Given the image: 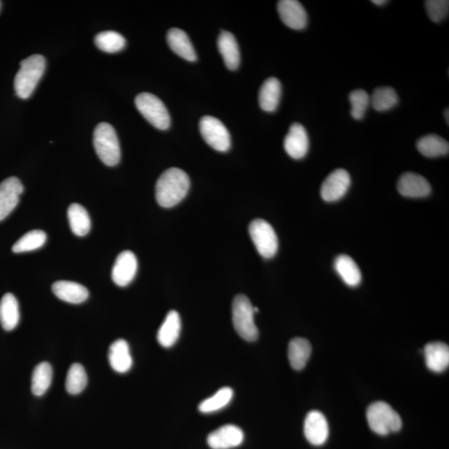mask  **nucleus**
<instances>
[{
	"mask_svg": "<svg viewBox=\"0 0 449 449\" xmlns=\"http://www.w3.org/2000/svg\"><path fill=\"white\" fill-rule=\"evenodd\" d=\"M189 189V175L182 169L169 168L156 182V202L164 208L175 207L185 198Z\"/></svg>",
	"mask_w": 449,
	"mask_h": 449,
	"instance_id": "1",
	"label": "nucleus"
},
{
	"mask_svg": "<svg viewBox=\"0 0 449 449\" xmlns=\"http://www.w3.org/2000/svg\"><path fill=\"white\" fill-rule=\"evenodd\" d=\"M46 61L45 57L34 54L21 61L20 68L15 78V89L17 96L22 99L31 97L39 80L45 73Z\"/></svg>",
	"mask_w": 449,
	"mask_h": 449,
	"instance_id": "2",
	"label": "nucleus"
},
{
	"mask_svg": "<svg viewBox=\"0 0 449 449\" xmlns=\"http://www.w3.org/2000/svg\"><path fill=\"white\" fill-rule=\"evenodd\" d=\"M94 146L96 154L104 164L108 167H115L119 163L120 144L112 125L101 123L96 126L94 133Z\"/></svg>",
	"mask_w": 449,
	"mask_h": 449,
	"instance_id": "3",
	"label": "nucleus"
},
{
	"mask_svg": "<svg viewBox=\"0 0 449 449\" xmlns=\"http://www.w3.org/2000/svg\"><path fill=\"white\" fill-rule=\"evenodd\" d=\"M366 415L369 428L378 435L385 436L390 433H396L402 428V420L399 414L385 402L379 401L370 404Z\"/></svg>",
	"mask_w": 449,
	"mask_h": 449,
	"instance_id": "4",
	"label": "nucleus"
},
{
	"mask_svg": "<svg viewBox=\"0 0 449 449\" xmlns=\"http://www.w3.org/2000/svg\"><path fill=\"white\" fill-rule=\"evenodd\" d=\"M254 307L244 295L235 296L233 303V321L237 333L248 342L256 341L258 329L254 321Z\"/></svg>",
	"mask_w": 449,
	"mask_h": 449,
	"instance_id": "5",
	"label": "nucleus"
},
{
	"mask_svg": "<svg viewBox=\"0 0 449 449\" xmlns=\"http://www.w3.org/2000/svg\"><path fill=\"white\" fill-rule=\"evenodd\" d=\"M135 104L139 112L156 128L167 130L171 124V119L167 108L155 95L142 93L137 96Z\"/></svg>",
	"mask_w": 449,
	"mask_h": 449,
	"instance_id": "6",
	"label": "nucleus"
},
{
	"mask_svg": "<svg viewBox=\"0 0 449 449\" xmlns=\"http://www.w3.org/2000/svg\"><path fill=\"white\" fill-rule=\"evenodd\" d=\"M249 233L251 241L261 256L270 259L277 254L278 237L269 222L263 219L253 221L249 226Z\"/></svg>",
	"mask_w": 449,
	"mask_h": 449,
	"instance_id": "7",
	"label": "nucleus"
},
{
	"mask_svg": "<svg viewBox=\"0 0 449 449\" xmlns=\"http://www.w3.org/2000/svg\"><path fill=\"white\" fill-rule=\"evenodd\" d=\"M200 134L205 141L218 152H228L230 147V136L228 128L219 119L205 116L200 121Z\"/></svg>",
	"mask_w": 449,
	"mask_h": 449,
	"instance_id": "8",
	"label": "nucleus"
},
{
	"mask_svg": "<svg viewBox=\"0 0 449 449\" xmlns=\"http://www.w3.org/2000/svg\"><path fill=\"white\" fill-rule=\"evenodd\" d=\"M351 184V178L346 170H334L321 186V198L327 203L337 202L347 193Z\"/></svg>",
	"mask_w": 449,
	"mask_h": 449,
	"instance_id": "9",
	"label": "nucleus"
},
{
	"mask_svg": "<svg viewBox=\"0 0 449 449\" xmlns=\"http://www.w3.org/2000/svg\"><path fill=\"white\" fill-rule=\"evenodd\" d=\"M24 186L19 178L11 177L0 183V221L15 210Z\"/></svg>",
	"mask_w": 449,
	"mask_h": 449,
	"instance_id": "10",
	"label": "nucleus"
},
{
	"mask_svg": "<svg viewBox=\"0 0 449 449\" xmlns=\"http://www.w3.org/2000/svg\"><path fill=\"white\" fill-rule=\"evenodd\" d=\"M138 272V260L134 253L125 251L117 256L112 270V279L117 286L124 287L133 281Z\"/></svg>",
	"mask_w": 449,
	"mask_h": 449,
	"instance_id": "11",
	"label": "nucleus"
},
{
	"mask_svg": "<svg viewBox=\"0 0 449 449\" xmlns=\"http://www.w3.org/2000/svg\"><path fill=\"white\" fill-rule=\"evenodd\" d=\"M304 434L312 446H323L329 437L328 421L324 414L317 411L309 412L304 420Z\"/></svg>",
	"mask_w": 449,
	"mask_h": 449,
	"instance_id": "12",
	"label": "nucleus"
},
{
	"mask_svg": "<svg viewBox=\"0 0 449 449\" xmlns=\"http://www.w3.org/2000/svg\"><path fill=\"white\" fill-rule=\"evenodd\" d=\"M244 441L243 431L233 425H226L212 432L207 437L212 449H230L239 447Z\"/></svg>",
	"mask_w": 449,
	"mask_h": 449,
	"instance_id": "13",
	"label": "nucleus"
},
{
	"mask_svg": "<svg viewBox=\"0 0 449 449\" xmlns=\"http://www.w3.org/2000/svg\"><path fill=\"white\" fill-rule=\"evenodd\" d=\"M281 19L287 27L300 30L307 27V13L302 4L296 0H281L277 4Z\"/></svg>",
	"mask_w": 449,
	"mask_h": 449,
	"instance_id": "14",
	"label": "nucleus"
},
{
	"mask_svg": "<svg viewBox=\"0 0 449 449\" xmlns=\"http://www.w3.org/2000/svg\"><path fill=\"white\" fill-rule=\"evenodd\" d=\"M398 191L404 197L422 198L430 195L432 187L424 177L416 173L406 172L399 178Z\"/></svg>",
	"mask_w": 449,
	"mask_h": 449,
	"instance_id": "15",
	"label": "nucleus"
},
{
	"mask_svg": "<svg viewBox=\"0 0 449 449\" xmlns=\"http://www.w3.org/2000/svg\"><path fill=\"white\" fill-rule=\"evenodd\" d=\"M309 144L306 128L300 124H292L284 141L287 154L296 160L302 159L307 154Z\"/></svg>",
	"mask_w": 449,
	"mask_h": 449,
	"instance_id": "16",
	"label": "nucleus"
},
{
	"mask_svg": "<svg viewBox=\"0 0 449 449\" xmlns=\"http://www.w3.org/2000/svg\"><path fill=\"white\" fill-rule=\"evenodd\" d=\"M108 360L115 372H128L133 366V358L128 342L123 339H117L113 342L109 347Z\"/></svg>",
	"mask_w": 449,
	"mask_h": 449,
	"instance_id": "17",
	"label": "nucleus"
},
{
	"mask_svg": "<svg viewBox=\"0 0 449 449\" xmlns=\"http://www.w3.org/2000/svg\"><path fill=\"white\" fill-rule=\"evenodd\" d=\"M54 294L63 302L71 304H81L89 298V290L80 283L59 281L52 286Z\"/></svg>",
	"mask_w": 449,
	"mask_h": 449,
	"instance_id": "18",
	"label": "nucleus"
},
{
	"mask_svg": "<svg viewBox=\"0 0 449 449\" xmlns=\"http://www.w3.org/2000/svg\"><path fill=\"white\" fill-rule=\"evenodd\" d=\"M427 367L434 373L446 371L449 365V348L446 344L433 342L425 348Z\"/></svg>",
	"mask_w": 449,
	"mask_h": 449,
	"instance_id": "19",
	"label": "nucleus"
},
{
	"mask_svg": "<svg viewBox=\"0 0 449 449\" xmlns=\"http://www.w3.org/2000/svg\"><path fill=\"white\" fill-rule=\"evenodd\" d=\"M182 322L179 314L169 311L158 332V341L164 348L174 346L179 339Z\"/></svg>",
	"mask_w": 449,
	"mask_h": 449,
	"instance_id": "20",
	"label": "nucleus"
},
{
	"mask_svg": "<svg viewBox=\"0 0 449 449\" xmlns=\"http://www.w3.org/2000/svg\"><path fill=\"white\" fill-rule=\"evenodd\" d=\"M168 43L174 53L189 62L197 60L198 56L190 41L189 36L179 29H170L168 33Z\"/></svg>",
	"mask_w": 449,
	"mask_h": 449,
	"instance_id": "21",
	"label": "nucleus"
},
{
	"mask_svg": "<svg viewBox=\"0 0 449 449\" xmlns=\"http://www.w3.org/2000/svg\"><path fill=\"white\" fill-rule=\"evenodd\" d=\"M217 46L226 66L230 71H235L239 67L241 55H240L238 43L233 34L222 31L218 38Z\"/></svg>",
	"mask_w": 449,
	"mask_h": 449,
	"instance_id": "22",
	"label": "nucleus"
},
{
	"mask_svg": "<svg viewBox=\"0 0 449 449\" xmlns=\"http://www.w3.org/2000/svg\"><path fill=\"white\" fill-rule=\"evenodd\" d=\"M20 319L19 302L11 293L4 295L0 300V324L6 331L16 328Z\"/></svg>",
	"mask_w": 449,
	"mask_h": 449,
	"instance_id": "23",
	"label": "nucleus"
},
{
	"mask_svg": "<svg viewBox=\"0 0 449 449\" xmlns=\"http://www.w3.org/2000/svg\"><path fill=\"white\" fill-rule=\"evenodd\" d=\"M281 96V82L276 78H270L260 89V107L265 112H274L280 103Z\"/></svg>",
	"mask_w": 449,
	"mask_h": 449,
	"instance_id": "24",
	"label": "nucleus"
},
{
	"mask_svg": "<svg viewBox=\"0 0 449 449\" xmlns=\"http://www.w3.org/2000/svg\"><path fill=\"white\" fill-rule=\"evenodd\" d=\"M334 267L343 281L348 286L355 287L361 282L360 270L351 256L341 255L334 260Z\"/></svg>",
	"mask_w": 449,
	"mask_h": 449,
	"instance_id": "25",
	"label": "nucleus"
},
{
	"mask_svg": "<svg viewBox=\"0 0 449 449\" xmlns=\"http://www.w3.org/2000/svg\"><path fill=\"white\" fill-rule=\"evenodd\" d=\"M311 344L307 339L295 338L288 347V358L292 368L295 370H302L307 364L311 355Z\"/></svg>",
	"mask_w": 449,
	"mask_h": 449,
	"instance_id": "26",
	"label": "nucleus"
},
{
	"mask_svg": "<svg viewBox=\"0 0 449 449\" xmlns=\"http://www.w3.org/2000/svg\"><path fill=\"white\" fill-rule=\"evenodd\" d=\"M417 148L427 158H438L448 155L449 152L448 141L434 134L427 135L420 138L417 142Z\"/></svg>",
	"mask_w": 449,
	"mask_h": 449,
	"instance_id": "27",
	"label": "nucleus"
},
{
	"mask_svg": "<svg viewBox=\"0 0 449 449\" xmlns=\"http://www.w3.org/2000/svg\"><path fill=\"white\" fill-rule=\"evenodd\" d=\"M69 226L74 235L84 237L91 229V220L86 209L78 203H73L68 207Z\"/></svg>",
	"mask_w": 449,
	"mask_h": 449,
	"instance_id": "28",
	"label": "nucleus"
},
{
	"mask_svg": "<svg viewBox=\"0 0 449 449\" xmlns=\"http://www.w3.org/2000/svg\"><path fill=\"white\" fill-rule=\"evenodd\" d=\"M53 379V369L47 362L36 365L32 374V393L38 397L45 395L51 385Z\"/></svg>",
	"mask_w": 449,
	"mask_h": 449,
	"instance_id": "29",
	"label": "nucleus"
},
{
	"mask_svg": "<svg viewBox=\"0 0 449 449\" xmlns=\"http://www.w3.org/2000/svg\"><path fill=\"white\" fill-rule=\"evenodd\" d=\"M234 392L229 387L221 388L214 395L203 401L199 404V411L203 413H211L221 411L228 406L233 398Z\"/></svg>",
	"mask_w": 449,
	"mask_h": 449,
	"instance_id": "30",
	"label": "nucleus"
},
{
	"mask_svg": "<svg viewBox=\"0 0 449 449\" xmlns=\"http://www.w3.org/2000/svg\"><path fill=\"white\" fill-rule=\"evenodd\" d=\"M88 385V376L80 364H73L69 368L65 387L68 394L76 395L82 393Z\"/></svg>",
	"mask_w": 449,
	"mask_h": 449,
	"instance_id": "31",
	"label": "nucleus"
},
{
	"mask_svg": "<svg viewBox=\"0 0 449 449\" xmlns=\"http://www.w3.org/2000/svg\"><path fill=\"white\" fill-rule=\"evenodd\" d=\"M399 103L398 94L390 87H381L374 91L370 103L378 112L389 111Z\"/></svg>",
	"mask_w": 449,
	"mask_h": 449,
	"instance_id": "32",
	"label": "nucleus"
},
{
	"mask_svg": "<svg viewBox=\"0 0 449 449\" xmlns=\"http://www.w3.org/2000/svg\"><path fill=\"white\" fill-rule=\"evenodd\" d=\"M47 235L41 230H34L26 233L12 247L15 253L33 251L39 249L45 245Z\"/></svg>",
	"mask_w": 449,
	"mask_h": 449,
	"instance_id": "33",
	"label": "nucleus"
},
{
	"mask_svg": "<svg viewBox=\"0 0 449 449\" xmlns=\"http://www.w3.org/2000/svg\"><path fill=\"white\" fill-rule=\"evenodd\" d=\"M95 45L100 50L115 54L124 49L126 41L123 36L115 31H105L95 37Z\"/></svg>",
	"mask_w": 449,
	"mask_h": 449,
	"instance_id": "34",
	"label": "nucleus"
},
{
	"mask_svg": "<svg viewBox=\"0 0 449 449\" xmlns=\"http://www.w3.org/2000/svg\"><path fill=\"white\" fill-rule=\"evenodd\" d=\"M348 98L352 107L351 116L356 120L363 119L370 103L368 93L363 89H356L351 91Z\"/></svg>",
	"mask_w": 449,
	"mask_h": 449,
	"instance_id": "35",
	"label": "nucleus"
},
{
	"mask_svg": "<svg viewBox=\"0 0 449 449\" xmlns=\"http://www.w3.org/2000/svg\"><path fill=\"white\" fill-rule=\"evenodd\" d=\"M427 14L434 23H440L448 15V0H428L425 2Z\"/></svg>",
	"mask_w": 449,
	"mask_h": 449,
	"instance_id": "36",
	"label": "nucleus"
},
{
	"mask_svg": "<svg viewBox=\"0 0 449 449\" xmlns=\"http://www.w3.org/2000/svg\"><path fill=\"white\" fill-rule=\"evenodd\" d=\"M372 3L376 6H382L383 4L387 3L388 1H385V0H373Z\"/></svg>",
	"mask_w": 449,
	"mask_h": 449,
	"instance_id": "37",
	"label": "nucleus"
},
{
	"mask_svg": "<svg viewBox=\"0 0 449 449\" xmlns=\"http://www.w3.org/2000/svg\"><path fill=\"white\" fill-rule=\"evenodd\" d=\"M448 112H449L448 108H447L446 110V113H444V116H446V120L447 122L448 125V123H449Z\"/></svg>",
	"mask_w": 449,
	"mask_h": 449,
	"instance_id": "38",
	"label": "nucleus"
},
{
	"mask_svg": "<svg viewBox=\"0 0 449 449\" xmlns=\"http://www.w3.org/2000/svg\"><path fill=\"white\" fill-rule=\"evenodd\" d=\"M0 10H1V2H0Z\"/></svg>",
	"mask_w": 449,
	"mask_h": 449,
	"instance_id": "39",
	"label": "nucleus"
}]
</instances>
